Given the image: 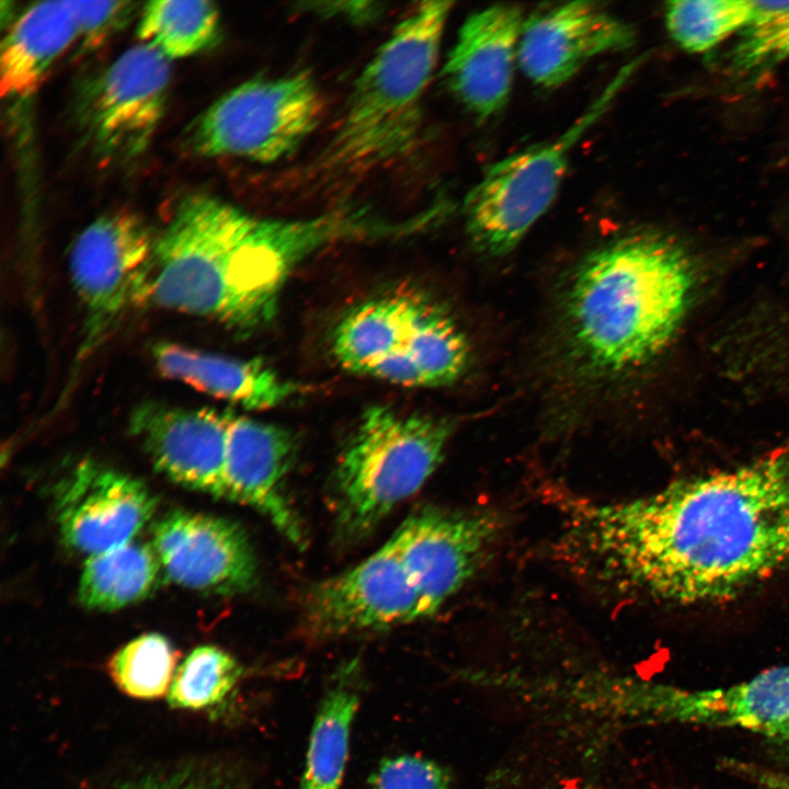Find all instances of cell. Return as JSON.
<instances>
[{"label": "cell", "instance_id": "33", "mask_svg": "<svg viewBox=\"0 0 789 789\" xmlns=\"http://www.w3.org/2000/svg\"><path fill=\"white\" fill-rule=\"evenodd\" d=\"M230 777H217L214 780H197L184 776L170 778H146L124 786L122 789H238Z\"/></svg>", "mask_w": 789, "mask_h": 789}, {"label": "cell", "instance_id": "1", "mask_svg": "<svg viewBox=\"0 0 789 789\" xmlns=\"http://www.w3.org/2000/svg\"><path fill=\"white\" fill-rule=\"evenodd\" d=\"M565 500L559 557L622 599L720 604L789 572V434L751 461L647 495Z\"/></svg>", "mask_w": 789, "mask_h": 789}, {"label": "cell", "instance_id": "14", "mask_svg": "<svg viewBox=\"0 0 789 789\" xmlns=\"http://www.w3.org/2000/svg\"><path fill=\"white\" fill-rule=\"evenodd\" d=\"M633 27L592 1L560 3L525 18L517 65L544 89L564 84L591 59L630 48Z\"/></svg>", "mask_w": 789, "mask_h": 789}, {"label": "cell", "instance_id": "28", "mask_svg": "<svg viewBox=\"0 0 789 789\" xmlns=\"http://www.w3.org/2000/svg\"><path fill=\"white\" fill-rule=\"evenodd\" d=\"M242 667L229 653L214 645L194 649L178 667L169 689V704L179 709H204L232 691Z\"/></svg>", "mask_w": 789, "mask_h": 789}, {"label": "cell", "instance_id": "31", "mask_svg": "<svg viewBox=\"0 0 789 789\" xmlns=\"http://www.w3.org/2000/svg\"><path fill=\"white\" fill-rule=\"evenodd\" d=\"M82 49L98 48L124 27L139 3L130 1H71Z\"/></svg>", "mask_w": 789, "mask_h": 789}, {"label": "cell", "instance_id": "32", "mask_svg": "<svg viewBox=\"0 0 789 789\" xmlns=\"http://www.w3.org/2000/svg\"><path fill=\"white\" fill-rule=\"evenodd\" d=\"M300 11L322 18H334L352 24H367L375 21L384 11L376 1H322L305 2L297 5Z\"/></svg>", "mask_w": 789, "mask_h": 789}, {"label": "cell", "instance_id": "22", "mask_svg": "<svg viewBox=\"0 0 789 789\" xmlns=\"http://www.w3.org/2000/svg\"><path fill=\"white\" fill-rule=\"evenodd\" d=\"M361 696L359 666L351 662L333 674L320 700L298 789H340Z\"/></svg>", "mask_w": 789, "mask_h": 789}, {"label": "cell", "instance_id": "10", "mask_svg": "<svg viewBox=\"0 0 789 789\" xmlns=\"http://www.w3.org/2000/svg\"><path fill=\"white\" fill-rule=\"evenodd\" d=\"M502 529L490 510L427 506L402 523L391 539L418 595L420 619L436 614L485 564Z\"/></svg>", "mask_w": 789, "mask_h": 789}, {"label": "cell", "instance_id": "34", "mask_svg": "<svg viewBox=\"0 0 789 789\" xmlns=\"http://www.w3.org/2000/svg\"><path fill=\"white\" fill-rule=\"evenodd\" d=\"M742 771H746L747 777L756 784L758 789H789V776L787 775L754 766H743Z\"/></svg>", "mask_w": 789, "mask_h": 789}, {"label": "cell", "instance_id": "17", "mask_svg": "<svg viewBox=\"0 0 789 789\" xmlns=\"http://www.w3.org/2000/svg\"><path fill=\"white\" fill-rule=\"evenodd\" d=\"M232 415L148 402L132 412L128 430L158 471L182 487L219 498Z\"/></svg>", "mask_w": 789, "mask_h": 789}, {"label": "cell", "instance_id": "8", "mask_svg": "<svg viewBox=\"0 0 789 789\" xmlns=\"http://www.w3.org/2000/svg\"><path fill=\"white\" fill-rule=\"evenodd\" d=\"M155 241L138 216L117 211L92 221L72 243L69 272L82 310L78 364L104 344L133 306L146 301Z\"/></svg>", "mask_w": 789, "mask_h": 789}, {"label": "cell", "instance_id": "6", "mask_svg": "<svg viewBox=\"0 0 789 789\" xmlns=\"http://www.w3.org/2000/svg\"><path fill=\"white\" fill-rule=\"evenodd\" d=\"M639 65L622 67L585 112L559 137L490 165L464 204L467 235L489 256L511 252L550 208L565 176L570 153L607 112Z\"/></svg>", "mask_w": 789, "mask_h": 789}, {"label": "cell", "instance_id": "11", "mask_svg": "<svg viewBox=\"0 0 789 789\" xmlns=\"http://www.w3.org/2000/svg\"><path fill=\"white\" fill-rule=\"evenodd\" d=\"M418 595L393 540L354 568L317 584L305 604L316 638L377 631L419 620Z\"/></svg>", "mask_w": 789, "mask_h": 789}, {"label": "cell", "instance_id": "2", "mask_svg": "<svg viewBox=\"0 0 789 789\" xmlns=\"http://www.w3.org/2000/svg\"><path fill=\"white\" fill-rule=\"evenodd\" d=\"M400 232L398 220L364 208L263 218L206 194L188 195L156 236L146 301L252 333L275 317L287 278L305 260L336 243Z\"/></svg>", "mask_w": 789, "mask_h": 789}, {"label": "cell", "instance_id": "3", "mask_svg": "<svg viewBox=\"0 0 789 789\" xmlns=\"http://www.w3.org/2000/svg\"><path fill=\"white\" fill-rule=\"evenodd\" d=\"M694 287L689 256L666 237L634 233L598 248L579 265L563 302L573 362L595 377L649 363L681 328Z\"/></svg>", "mask_w": 789, "mask_h": 789}, {"label": "cell", "instance_id": "25", "mask_svg": "<svg viewBox=\"0 0 789 789\" xmlns=\"http://www.w3.org/2000/svg\"><path fill=\"white\" fill-rule=\"evenodd\" d=\"M399 351L416 365L425 387L453 384L465 373L470 362V346L466 335L453 318L435 304L405 346Z\"/></svg>", "mask_w": 789, "mask_h": 789}, {"label": "cell", "instance_id": "13", "mask_svg": "<svg viewBox=\"0 0 789 789\" xmlns=\"http://www.w3.org/2000/svg\"><path fill=\"white\" fill-rule=\"evenodd\" d=\"M152 542L167 576L181 586L233 595L258 582L252 545L227 518L172 511L155 524Z\"/></svg>", "mask_w": 789, "mask_h": 789}, {"label": "cell", "instance_id": "27", "mask_svg": "<svg viewBox=\"0 0 789 789\" xmlns=\"http://www.w3.org/2000/svg\"><path fill=\"white\" fill-rule=\"evenodd\" d=\"M176 652L159 633H145L121 648L108 661L116 686L138 699H156L169 691L175 670Z\"/></svg>", "mask_w": 789, "mask_h": 789}, {"label": "cell", "instance_id": "18", "mask_svg": "<svg viewBox=\"0 0 789 789\" xmlns=\"http://www.w3.org/2000/svg\"><path fill=\"white\" fill-rule=\"evenodd\" d=\"M296 447L289 431L232 415L219 498L256 508L283 536L300 547L302 527L285 494Z\"/></svg>", "mask_w": 789, "mask_h": 789}, {"label": "cell", "instance_id": "15", "mask_svg": "<svg viewBox=\"0 0 789 789\" xmlns=\"http://www.w3.org/2000/svg\"><path fill=\"white\" fill-rule=\"evenodd\" d=\"M643 710L665 721L745 730L789 743V664L728 687L648 686Z\"/></svg>", "mask_w": 789, "mask_h": 789}, {"label": "cell", "instance_id": "29", "mask_svg": "<svg viewBox=\"0 0 789 789\" xmlns=\"http://www.w3.org/2000/svg\"><path fill=\"white\" fill-rule=\"evenodd\" d=\"M733 52L736 67L752 70L789 58V1H752Z\"/></svg>", "mask_w": 789, "mask_h": 789}, {"label": "cell", "instance_id": "4", "mask_svg": "<svg viewBox=\"0 0 789 789\" xmlns=\"http://www.w3.org/2000/svg\"><path fill=\"white\" fill-rule=\"evenodd\" d=\"M453 4L424 1L396 25L357 77L332 136L308 164V179L359 181L412 152Z\"/></svg>", "mask_w": 789, "mask_h": 789}, {"label": "cell", "instance_id": "24", "mask_svg": "<svg viewBox=\"0 0 789 789\" xmlns=\"http://www.w3.org/2000/svg\"><path fill=\"white\" fill-rule=\"evenodd\" d=\"M220 35L215 3L195 0H157L145 4L137 36L170 61L204 52Z\"/></svg>", "mask_w": 789, "mask_h": 789}, {"label": "cell", "instance_id": "5", "mask_svg": "<svg viewBox=\"0 0 789 789\" xmlns=\"http://www.w3.org/2000/svg\"><path fill=\"white\" fill-rule=\"evenodd\" d=\"M453 430L446 419L368 408L333 473L338 536L361 540L416 493L441 464Z\"/></svg>", "mask_w": 789, "mask_h": 789}, {"label": "cell", "instance_id": "30", "mask_svg": "<svg viewBox=\"0 0 789 789\" xmlns=\"http://www.w3.org/2000/svg\"><path fill=\"white\" fill-rule=\"evenodd\" d=\"M447 768L416 755H397L381 761L368 779V789H451Z\"/></svg>", "mask_w": 789, "mask_h": 789}, {"label": "cell", "instance_id": "21", "mask_svg": "<svg viewBox=\"0 0 789 789\" xmlns=\"http://www.w3.org/2000/svg\"><path fill=\"white\" fill-rule=\"evenodd\" d=\"M434 302L414 294H393L350 311L333 333L340 365L366 375L381 358L403 348Z\"/></svg>", "mask_w": 789, "mask_h": 789}, {"label": "cell", "instance_id": "23", "mask_svg": "<svg viewBox=\"0 0 789 789\" xmlns=\"http://www.w3.org/2000/svg\"><path fill=\"white\" fill-rule=\"evenodd\" d=\"M159 567L153 548L135 541L89 557L80 576L79 601L103 611L139 602L155 586Z\"/></svg>", "mask_w": 789, "mask_h": 789}, {"label": "cell", "instance_id": "12", "mask_svg": "<svg viewBox=\"0 0 789 789\" xmlns=\"http://www.w3.org/2000/svg\"><path fill=\"white\" fill-rule=\"evenodd\" d=\"M156 506L144 482L92 460L78 464L55 491L64 544L89 557L132 541Z\"/></svg>", "mask_w": 789, "mask_h": 789}, {"label": "cell", "instance_id": "26", "mask_svg": "<svg viewBox=\"0 0 789 789\" xmlns=\"http://www.w3.org/2000/svg\"><path fill=\"white\" fill-rule=\"evenodd\" d=\"M751 11L752 1L745 0L671 1L665 7V21L670 35L683 49L705 53L739 33Z\"/></svg>", "mask_w": 789, "mask_h": 789}, {"label": "cell", "instance_id": "19", "mask_svg": "<svg viewBox=\"0 0 789 789\" xmlns=\"http://www.w3.org/2000/svg\"><path fill=\"white\" fill-rule=\"evenodd\" d=\"M155 364L164 377L248 410L274 408L298 388L258 359H242L175 343L152 348Z\"/></svg>", "mask_w": 789, "mask_h": 789}, {"label": "cell", "instance_id": "9", "mask_svg": "<svg viewBox=\"0 0 789 789\" xmlns=\"http://www.w3.org/2000/svg\"><path fill=\"white\" fill-rule=\"evenodd\" d=\"M171 61L138 43L79 92L75 117L82 137L104 162H127L149 146L165 112Z\"/></svg>", "mask_w": 789, "mask_h": 789}, {"label": "cell", "instance_id": "7", "mask_svg": "<svg viewBox=\"0 0 789 789\" xmlns=\"http://www.w3.org/2000/svg\"><path fill=\"white\" fill-rule=\"evenodd\" d=\"M322 99L307 72L256 78L231 89L185 129V147L205 158L276 162L317 127Z\"/></svg>", "mask_w": 789, "mask_h": 789}, {"label": "cell", "instance_id": "16", "mask_svg": "<svg viewBox=\"0 0 789 789\" xmlns=\"http://www.w3.org/2000/svg\"><path fill=\"white\" fill-rule=\"evenodd\" d=\"M524 21L519 7L498 3L472 12L459 28L442 76L478 121L491 118L508 101Z\"/></svg>", "mask_w": 789, "mask_h": 789}, {"label": "cell", "instance_id": "20", "mask_svg": "<svg viewBox=\"0 0 789 789\" xmlns=\"http://www.w3.org/2000/svg\"><path fill=\"white\" fill-rule=\"evenodd\" d=\"M78 38L71 1L34 3L10 27L1 45L2 96L27 98L53 64Z\"/></svg>", "mask_w": 789, "mask_h": 789}]
</instances>
